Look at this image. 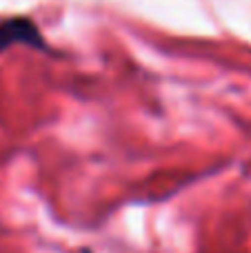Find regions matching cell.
I'll return each instance as SVG.
<instances>
[{
  "label": "cell",
  "mask_w": 251,
  "mask_h": 253,
  "mask_svg": "<svg viewBox=\"0 0 251 253\" xmlns=\"http://www.w3.org/2000/svg\"><path fill=\"white\" fill-rule=\"evenodd\" d=\"M13 42H38V29L29 20H2L0 22V51Z\"/></svg>",
  "instance_id": "6da1fadb"
}]
</instances>
